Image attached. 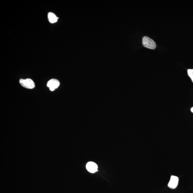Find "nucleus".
I'll use <instances>...</instances> for the list:
<instances>
[{
    "label": "nucleus",
    "instance_id": "f257e3e1",
    "mask_svg": "<svg viewBox=\"0 0 193 193\" xmlns=\"http://www.w3.org/2000/svg\"><path fill=\"white\" fill-rule=\"evenodd\" d=\"M142 44L145 47L151 49H154L156 47L155 41L147 36H144L142 38Z\"/></svg>",
    "mask_w": 193,
    "mask_h": 193
},
{
    "label": "nucleus",
    "instance_id": "f03ea898",
    "mask_svg": "<svg viewBox=\"0 0 193 193\" xmlns=\"http://www.w3.org/2000/svg\"><path fill=\"white\" fill-rule=\"evenodd\" d=\"M20 83L22 87L26 89H32L35 87V84L33 81L30 78L21 79Z\"/></svg>",
    "mask_w": 193,
    "mask_h": 193
},
{
    "label": "nucleus",
    "instance_id": "7ed1b4c3",
    "mask_svg": "<svg viewBox=\"0 0 193 193\" xmlns=\"http://www.w3.org/2000/svg\"><path fill=\"white\" fill-rule=\"evenodd\" d=\"M60 85L59 81L56 79H52L50 80L47 83V86L51 91H54Z\"/></svg>",
    "mask_w": 193,
    "mask_h": 193
},
{
    "label": "nucleus",
    "instance_id": "20e7f679",
    "mask_svg": "<svg viewBox=\"0 0 193 193\" xmlns=\"http://www.w3.org/2000/svg\"><path fill=\"white\" fill-rule=\"evenodd\" d=\"M178 181L179 178L178 177L175 176H172L168 184V187L170 188L173 189L176 188L178 186Z\"/></svg>",
    "mask_w": 193,
    "mask_h": 193
},
{
    "label": "nucleus",
    "instance_id": "39448f33",
    "mask_svg": "<svg viewBox=\"0 0 193 193\" xmlns=\"http://www.w3.org/2000/svg\"><path fill=\"white\" fill-rule=\"evenodd\" d=\"M86 168L87 170L91 173H94L98 171L97 165L93 162H91L88 163L86 165Z\"/></svg>",
    "mask_w": 193,
    "mask_h": 193
},
{
    "label": "nucleus",
    "instance_id": "423d86ee",
    "mask_svg": "<svg viewBox=\"0 0 193 193\" xmlns=\"http://www.w3.org/2000/svg\"><path fill=\"white\" fill-rule=\"evenodd\" d=\"M48 17L50 23H56L58 19L55 14L52 12L48 13Z\"/></svg>",
    "mask_w": 193,
    "mask_h": 193
},
{
    "label": "nucleus",
    "instance_id": "0eeeda50",
    "mask_svg": "<svg viewBox=\"0 0 193 193\" xmlns=\"http://www.w3.org/2000/svg\"><path fill=\"white\" fill-rule=\"evenodd\" d=\"M188 75L189 76L193 82V69H189L187 70Z\"/></svg>",
    "mask_w": 193,
    "mask_h": 193
},
{
    "label": "nucleus",
    "instance_id": "6e6552de",
    "mask_svg": "<svg viewBox=\"0 0 193 193\" xmlns=\"http://www.w3.org/2000/svg\"><path fill=\"white\" fill-rule=\"evenodd\" d=\"M191 111L193 113V107L191 108Z\"/></svg>",
    "mask_w": 193,
    "mask_h": 193
}]
</instances>
